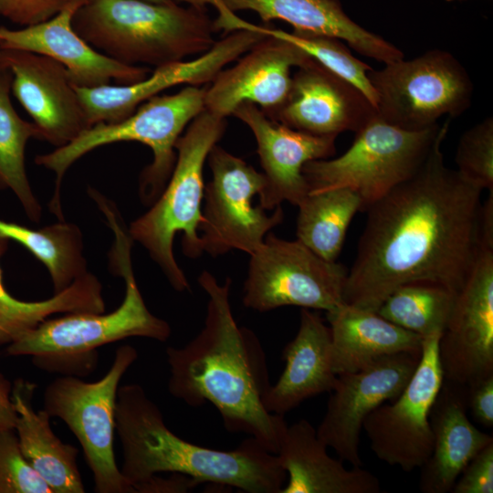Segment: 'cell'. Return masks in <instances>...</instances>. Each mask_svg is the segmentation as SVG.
I'll return each mask as SVG.
<instances>
[{
	"label": "cell",
	"instance_id": "6da1fadb",
	"mask_svg": "<svg viewBox=\"0 0 493 493\" xmlns=\"http://www.w3.org/2000/svg\"><path fill=\"white\" fill-rule=\"evenodd\" d=\"M450 120L416 172L367 208L346 304L376 311L404 284L430 282L455 294L465 284L481 249L483 190L444 163Z\"/></svg>",
	"mask_w": 493,
	"mask_h": 493
},
{
	"label": "cell",
	"instance_id": "7a4b0ae2",
	"mask_svg": "<svg viewBox=\"0 0 493 493\" xmlns=\"http://www.w3.org/2000/svg\"><path fill=\"white\" fill-rule=\"evenodd\" d=\"M198 283L208 296L205 324L185 346L166 349L169 393L192 407L211 403L228 432L246 434L277 454L288 424L264 405L271 384L262 344L234 319L229 278L220 284L204 271Z\"/></svg>",
	"mask_w": 493,
	"mask_h": 493
},
{
	"label": "cell",
	"instance_id": "3957f363",
	"mask_svg": "<svg viewBox=\"0 0 493 493\" xmlns=\"http://www.w3.org/2000/svg\"><path fill=\"white\" fill-rule=\"evenodd\" d=\"M115 421L123 453L121 471L135 491L163 472L187 476L197 485L226 486L248 493H280L287 481L277 455L252 437L226 451L176 435L138 383L119 387Z\"/></svg>",
	"mask_w": 493,
	"mask_h": 493
},
{
	"label": "cell",
	"instance_id": "277c9868",
	"mask_svg": "<svg viewBox=\"0 0 493 493\" xmlns=\"http://www.w3.org/2000/svg\"><path fill=\"white\" fill-rule=\"evenodd\" d=\"M114 241L110 252L113 271L125 282L121 304L110 313L72 312L45 320L6 347L12 356H30L37 368L62 376H88L97 368L98 348L130 337L166 341L167 321L147 308L131 265L133 240L114 205L101 207Z\"/></svg>",
	"mask_w": 493,
	"mask_h": 493
},
{
	"label": "cell",
	"instance_id": "5b68a950",
	"mask_svg": "<svg viewBox=\"0 0 493 493\" xmlns=\"http://www.w3.org/2000/svg\"><path fill=\"white\" fill-rule=\"evenodd\" d=\"M75 31L120 63L154 67L203 54L215 44L214 24L203 5L145 0H87L74 14Z\"/></svg>",
	"mask_w": 493,
	"mask_h": 493
},
{
	"label": "cell",
	"instance_id": "8992f818",
	"mask_svg": "<svg viewBox=\"0 0 493 493\" xmlns=\"http://www.w3.org/2000/svg\"><path fill=\"white\" fill-rule=\"evenodd\" d=\"M225 118L202 110L175 143L176 161L172 174L157 200L131 222L128 232L160 267L178 292L190 290L189 282L173 254V240L183 233L185 256L203 252L199 227L203 222L204 165L214 145L223 136Z\"/></svg>",
	"mask_w": 493,
	"mask_h": 493
},
{
	"label": "cell",
	"instance_id": "52a82bcc",
	"mask_svg": "<svg viewBox=\"0 0 493 493\" xmlns=\"http://www.w3.org/2000/svg\"><path fill=\"white\" fill-rule=\"evenodd\" d=\"M206 86L189 85L172 95L155 96L127 118L111 123H98L84 130L68 144L37 155L36 163L56 174L50 211L63 220L60 187L69 167L98 147L119 142H139L151 148L153 160L140 177V197L152 205L164 189L176 161L175 143L184 129L204 110Z\"/></svg>",
	"mask_w": 493,
	"mask_h": 493
},
{
	"label": "cell",
	"instance_id": "ba28073f",
	"mask_svg": "<svg viewBox=\"0 0 493 493\" xmlns=\"http://www.w3.org/2000/svg\"><path fill=\"white\" fill-rule=\"evenodd\" d=\"M442 125L411 131L373 117L355 132L351 147L334 159L307 163L309 193L348 188L362 201V211L412 176L424 163Z\"/></svg>",
	"mask_w": 493,
	"mask_h": 493
},
{
	"label": "cell",
	"instance_id": "9c48e42d",
	"mask_svg": "<svg viewBox=\"0 0 493 493\" xmlns=\"http://www.w3.org/2000/svg\"><path fill=\"white\" fill-rule=\"evenodd\" d=\"M138 358L131 345L120 346L109 371L96 382L60 376L47 385L43 410L61 419L78 439L96 493H136L117 466L114 454L116 403L120 383Z\"/></svg>",
	"mask_w": 493,
	"mask_h": 493
},
{
	"label": "cell",
	"instance_id": "30bf717a",
	"mask_svg": "<svg viewBox=\"0 0 493 493\" xmlns=\"http://www.w3.org/2000/svg\"><path fill=\"white\" fill-rule=\"evenodd\" d=\"M368 72L376 94V114L386 123L411 131L453 119L471 105L474 85L461 62L444 49H430Z\"/></svg>",
	"mask_w": 493,
	"mask_h": 493
},
{
	"label": "cell",
	"instance_id": "8fae6325",
	"mask_svg": "<svg viewBox=\"0 0 493 493\" xmlns=\"http://www.w3.org/2000/svg\"><path fill=\"white\" fill-rule=\"evenodd\" d=\"M348 270L329 262L299 240L269 232L250 255L243 303L259 312L285 306L333 311L343 304Z\"/></svg>",
	"mask_w": 493,
	"mask_h": 493
},
{
	"label": "cell",
	"instance_id": "7c38bea8",
	"mask_svg": "<svg viewBox=\"0 0 493 493\" xmlns=\"http://www.w3.org/2000/svg\"><path fill=\"white\" fill-rule=\"evenodd\" d=\"M212 179L205 185L203 222L199 232L203 252L212 257L232 249L249 256L284 219L281 206L268 215L253 199L266 186L263 173L217 144L208 153Z\"/></svg>",
	"mask_w": 493,
	"mask_h": 493
},
{
	"label": "cell",
	"instance_id": "4fadbf2b",
	"mask_svg": "<svg viewBox=\"0 0 493 493\" xmlns=\"http://www.w3.org/2000/svg\"><path fill=\"white\" fill-rule=\"evenodd\" d=\"M440 336L424 338L418 365L404 391L376 407L362 425L374 455L405 472L421 468L432 454L430 413L444 383Z\"/></svg>",
	"mask_w": 493,
	"mask_h": 493
},
{
	"label": "cell",
	"instance_id": "5bb4252c",
	"mask_svg": "<svg viewBox=\"0 0 493 493\" xmlns=\"http://www.w3.org/2000/svg\"><path fill=\"white\" fill-rule=\"evenodd\" d=\"M421 353L384 356L362 370L337 375L325 414L316 429L319 439L342 461L362 467L360 439L365 418L379 405L400 395Z\"/></svg>",
	"mask_w": 493,
	"mask_h": 493
},
{
	"label": "cell",
	"instance_id": "9a60e30c",
	"mask_svg": "<svg viewBox=\"0 0 493 493\" xmlns=\"http://www.w3.org/2000/svg\"><path fill=\"white\" fill-rule=\"evenodd\" d=\"M444 382L467 388L493 374V248L481 247L438 342Z\"/></svg>",
	"mask_w": 493,
	"mask_h": 493
},
{
	"label": "cell",
	"instance_id": "2e32d148",
	"mask_svg": "<svg viewBox=\"0 0 493 493\" xmlns=\"http://www.w3.org/2000/svg\"><path fill=\"white\" fill-rule=\"evenodd\" d=\"M267 35L246 23L191 61L156 67L152 74L132 84L87 88L74 85L89 127L120 121L146 100L179 84L197 86L211 82L226 65L248 51Z\"/></svg>",
	"mask_w": 493,
	"mask_h": 493
},
{
	"label": "cell",
	"instance_id": "e0dca14e",
	"mask_svg": "<svg viewBox=\"0 0 493 493\" xmlns=\"http://www.w3.org/2000/svg\"><path fill=\"white\" fill-rule=\"evenodd\" d=\"M0 65L10 71L11 92L38 128L40 140L58 148L89 128L61 63L28 51L0 48Z\"/></svg>",
	"mask_w": 493,
	"mask_h": 493
},
{
	"label": "cell",
	"instance_id": "ac0fdd59",
	"mask_svg": "<svg viewBox=\"0 0 493 493\" xmlns=\"http://www.w3.org/2000/svg\"><path fill=\"white\" fill-rule=\"evenodd\" d=\"M232 115L249 127L257 141L266 178L258 205L266 211L285 201L298 206L309 194L304 165L333 156L337 136H318L291 129L270 119L251 102L241 103Z\"/></svg>",
	"mask_w": 493,
	"mask_h": 493
},
{
	"label": "cell",
	"instance_id": "d6986e66",
	"mask_svg": "<svg viewBox=\"0 0 493 493\" xmlns=\"http://www.w3.org/2000/svg\"><path fill=\"white\" fill-rule=\"evenodd\" d=\"M311 58L294 44L267 35L206 86L204 109L226 119L241 103L251 102L270 116L288 97L292 68Z\"/></svg>",
	"mask_w": 493,
	"mask_h": 493
},
{
	"label": "cell",
	"instance_id": "ffe728a7",
	"mask_svg": "<svg viewBox=\"0 0 493 493\" xmlns=\"http://www.w3.org/2000/svg\"><path fill=\"white\" fill-rule=\"evenodd\" d=\"M297 68L286 100L270 119L312 135L338 136L356 132L376 116L362 91L315 59Z\"/></svg>",
	"mask_w": 493,
	"mask_h": 493
},
{
	"label": "cell",
	"instance_id": "44dd1931",
	"mask_svg": "<svg viewBox=\"0 0 493 493\" xmlns=\"http://www.w3.org/2000/svg\"><path fill=\"white\" fill-rule=\"evenodd\" d=\"M87 0H67L53 17L19 29L0 27V48L28 51L61 63L79 87H98L115 80L132 84L151 69L120 63L97 51L74 29L73 16Z\"/></svg>",
	"mask_w": 493,
	"mask_h": 493
},
{
	"label": "cell",
	"instance_id": "7402d4cb",
	"mask_svg": "<svg viewBox=\"0 0 493 493\" xmlns=\"http://www.w3.org/2000/svg\"><path fill=\"white\" fill-rule=\"evenodd\" d=\"M227 11L249 10L264 22L283 20L294 31L324 35L347 42L362 56L389 64L404 58L396 46L355 23L340 0H197Z\"/></svg>",
	"mask_w": 493,
	"mask_h": 493
},
{
	"label": "cell",
	"instance_id": "603a6c76",
	"mask_svg": "<svg viewBox=\"0 0 493 493\" xmlns=\"http://www.w3.org/2000/svg\"><path fill=\"white\" fill-rule=\"evenodd\" d=\"M285 368L265 397V408L284 415L305 400L330 392L337 381L332 366L331 333L321 317L301 309L298 332L283 349Z\"/></svg>",
	"mask_w": 493,
	"mask_h": 493
},
{
	"label": "cell",
	"instance_id": "cb8c5ba5",
	"mask_svg": "<svg viewBox=\"0 0 493 493\" xmlns=\"http://www.w3.org/2000/svg\"><path fill=\"white\" fill-rule=\"evenodd\" d=\"M467 409V388L444 382L430 413L434 446L420 468L423 493L450 492L467 464L493 442L470 422Z\"/></svg>",
	"mask_w": 493,
	"mask_h": 493
},
{
	"label": "cell",
	"instance_id": "d4e9b609",
	"mask_svg": "<svg viewBox=\"0 0 493 493\" xmlns=\"http://www.w3.org/2000/svg\"><path fill=\"white\" fill-rule=\"evenodd\" d=\"M306 419L288 425L276 454L287 473L280 493H379V479L362 467L347 468L327 453Z\"/></svg>",
	"mask_w": 493,
	"mask_h": 493
},
{
	"label": "cell",
	"instance_id": "484cf974",
	"mask_svg": "<svg viewBox=\"0 0 493 493\" xmlns=\"http://www.w3.org/2000/svg\"><path fill=\"white\" fill-rule=\"evenodd\" d=\"M326 317L337 375L362 370L384 356L422 352V336L390 322L376 311L345 303L326 312Z\"/></svg>",
	"mask_w": 493,
	"mask_h": 493
},
{
	"label": "cell",
	"instance_id": "4316f807",
	"mask_svg": "<svg viewBox=\"0 0 493 493\" xmlns=\"http://www.w3.org/2000/svg\"><path fill=\"white\" fill-rule=\"evenodd\" d=\"M37 385L16 379L12 401L16 412L15 432L25 458L50 487L53 493H84L78 466L79 450L63 443L52 431L50 417L42 409L35 411L33 397Z\"/></svg>",
	"mask_w": 493,
	"mask_h": 493
},
{
	"label": "cell",
	"instance_id": "83f0119b",
	"mask_svg": "<svg viewBox=\"0 0 493 493\" xmlns=\"http://www.w3.org/2000/svg\"><path fill=\"white\" fill-rule=\"evenodd\" d=\"M8 242L0 235V257L5 253ZM104 311L101 283L89 272L47 299L24 301L5 289L0 267V345L15 341L56 313Z\"/></svg>",
	"mask_w": 493,
	"mask_h": 493
},
{
	"label": "cell",
	"instance_id": "f1b7e54d",
	"mask_svg": "<svg viewBox=\"0 0 493 493\" xmlns=\"http://www.w3.org/2000/svg\"><path fill=\"white\" fill-rule=\"evenodd\" d=\"M298 207L297 240L322 259L335 262L353 216L362 211L360 195L348 188L309 193Z\"/></svg>",
	"mask_w": 493,
	"mask_h": 493
},
{
	"label": "cell",
	"instance_id": "f546056e",
	"mask_svg": "<svg viewBox=\"0 0 493 493\" xmlns=\"http://www.w3.org/2000/svg\"><path fill=\"white\" fill-rule=\"evenodd\" d=\"M0 235L22 245L46 266L54 294L88 273L82 234L75 224L60 221L36 230L0 219Z\"/></svg>",
	"mask_w": 493,
	"mask_h": 493
},
{
	"label": "cell",
	"instance_id": "4dcf8cb0",
	"mask_svg": "<svg viewBox=\"0 0 493 493\" xmlns=\"http://www.w3.org/2000/svg\"><path fill=\"white\" fill-rule=\"evenodd\" d=\"M11 81L10 71L0 65V190L11 191L28 219L38 222L42 207L27 178L25 153L27 142L40 139V131L16 111L10 99Z\"/></svg>",
	"mask_w": 493,
	"mask_h": 493
},
{
	"label": "cell",
	"instance_id": "1f68e13d",
	"mask_svg": "<svg viewBox=\"0 0 493 493\" xmlns=\"http://www.w3.org/2000/svg\"><path fill=\"white\" fill-rule=\"evenodd\" d=\"M456 294L430 282H413L394 289L376 312L390 322L423 338L442 334Z\"/></svg>",
	"mask_w": 493,
	"mask_h": 493
},
{
	"label": "cell",
	"instance_id": "d6a6232c",
	"mask_svg": "<svg viewBox=\"0 0 493 493\" xmlns=\"http://www.w3.org/2000/svg\"><path fill=\"white\" fill-rule=\"evenodd\" d=\"M254 27L265 35L294 44L330 72L356 87L376 107V94L368 77L372 68L355 58L342 40L305 32L288 33L257 25Z\"/></svg>",
	"mask_w": 493,
	"mask_h": 493
},
{
	"label": "cell",
	"instance_id": "836d02e7",
	"mask_svg": "<svg viewBox=\"0 0 493 493\" xmlns=\"http://www.w3.org/2000/svg\"><path fill=\"white\" fill-rule=\"evenodd\" d=\"M457 172L467 181L493 192V119L487 117L467 130L456 153Z\"/></svg>",
	"mask_w": 493,
	"mask_h": 493
},
{
	"label": "cell",
	"instance_id": "e575fe53",
	"mask_svg": "<svg viewBox=\"0 0 493 493\" xmlns=\"http://www.w3.org/2000/svg\"><path fill=\"white\" fill-rule=\"evenodd\" d=\"M0 493H53L23 456L15 429L0 431Z\"/></svg>",
	"mask_w": 493,
	"mask_h": 493
},
{
	"label": "cell",
	"instance_id": "d590c367",
	"mask_svg": "<svg viewBox=\"0 0 493 493\" xmlns=\"http://www.w3.org/2000/svg\"><path fill=\"white\" fill-rule=\"evenodd\" d=\"M451 491L454 493L493 492V442L481 449L467 464Z\"/></svg>",
	"mask_w": 493,
	"mask_h": 493
},
{
	"label": "cell",
	"instance_id": "8d00e7d4",
	"mask_svg": "<svg viewBox=\"0 0 493 493\" xmlns=\"http://www.w3.org/2000/svg\"><path fill=\"white\" fill-rule=\"evenodd\" d=\"M67 0H0V16L21 26L44 22L64 6Z\"/></svg>",
	"mask_w": 493,
	"mask_h": 493
},
{
	"label": "cell",
	"instance_id": "74e56055",
	"mask_svg": "<svg viewBox=\"0 0 493 493\" xmlns=\"http://www.w3.org/2000/svg\"><path fill=\"white\" fill-rule=\"evenodd\" d=\"M467 404L477 422L486 427L493 425V374L467 388Z\"/></svg>",
	"mask_w": 493,
	"mask_h": 493
},
{
	"label": "cell",
	"instance_id": "f35d334b",
	"mask_svg": "<svg viewBox=\"0 0 493 493\" xmlns=\"http://www.w3.org/2000/svg\"><path fill=\"white\" fill-rule=\"evenodd\" d=\"M197 486L191 477L173 474L169 477L154 475L144 483L136 487V493H180L187 492Z\"/></svg>",
	"mask_w": 493,
	"mask_h": 493
},
{
	"label": "cell",
	"instance_id": "ab89813d",
	"mask_svg": "<svg viewBox=\"0 0 493 493\" xmlns=\"http://www.w3.org/2000/svg\"><path fill=\"white\" fill-rule=\"evenodd\" d=\"M12 385L0 372V431L14 429L16 412L12 401Z\"/></svg>",
	"mask_w": 493,
	"mask_h": 493
},
{
	"label": "cell",
	"instance_id": "60d3db41",
	"mask_svg": "<svg viewBox=\"0 0 493 493\" xmlns=\"http://www.w3.org/2000/svg\"><path fill=\"white\" fill-rule=\"evenodd\" d=\"M156 4L173 5L176 4L178 0H145Z\"/></svg>",
	"mask_w": 493,
	"mask_h": 493
},
{
	"label": "cell",
	"instance_id": "b9f144b4",
	"mask_svg": "<svg viewBox=\"0 0 493 493\" xmlns=\"http://www.w3.org/2000/svg\"><path fill=\"white\" fill-rule=\"evenodd\" d=\"M446 1H454V0H446Z\"/></svg>",
	"mask_w": 493,
	"mask_h": 493
}]
</instances>
